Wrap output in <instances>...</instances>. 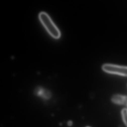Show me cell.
I'll list each match as a JSON object with an SVG mask.
<instances>
[{
    "label": "cell",
    "instance_id": "1",
    "mask_svg": "<svg viewBox=\"0 0 127 127\" xmlns=\"http://www.w3.org/2000/svg\"><path fill=\"white\" fill-rule=\"evenodd\" d=\"M39 18L44 28L52 37L55 39L60 38L61 36L60 31L46 13L40 12L39 15Z\"/></svg>",
    "mask_w": 127,
    "mask_h": 127
},
{
    "label": "cell",
    "instance_id": "2",
    "mask_svg": "<svg viewBox=\"0 0 127 127\" xmlns=\"http://www.w3.org/2000/svg\"><path fill=\"white\" fill-rule=\"evenodd\" d=\"M102 69L105 72L108 73L127 76V67L107 64L102 66Z\"/></svg>",
    "mask_w": 127,
    "mask_h": 127
},
{
    "label": "cell",
    "instance_id": "3",
    "mask_svg": "<svg viewBox=\"0 0 127 127\" xmlns=\"http://www.w3.org/2000/svg\"><path fill=\"white\" fill-rule=\"evenodd\" d=\"M113 102L119 104L127 105V96L120 95H115L112 98Z\"/></svg>",
    "mask_w": 127,
    "mask_h": 127
},
{
    "label": "cell",
    "instance_id": "4",
    "mask_svg": "<svg viewBox=\"0 0 127 127\" xmlns=\"http://www.w3.org/2000/svg\"><path fill=\"white\" fill-rule=\"evenodd\" d=\"M122 114L123 121L127 127V109H123L122 111Z\"/></svg>",
    "mask_w": 127,
    "mask_h": 127
}]
</instances>
